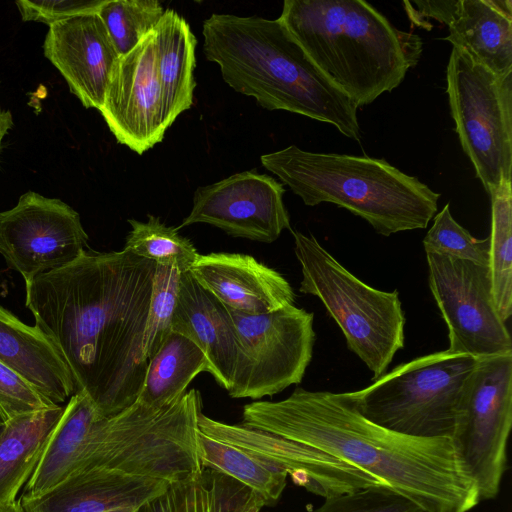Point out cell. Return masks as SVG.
<instances>
[{"label":"cell","instance_id":"6da1fadb","mask_svg":"<svg viewBox=\"0 0 512 512\" xmlns=\"http://www.w3.org/2000/svg\"><path fill=\"white\" fill-rule=\"evenodd\" d=\"M156 263L127 250H84L25 284V306L100 419L131 406L148 360L142 346Z\"/></svg>","mask_w":512,"mask_h":512},{"label":"cell","instance_id":"7a4b0ae2","mask_svg":"<svg viewBox=\"0 0 512 512\" xmlns=\"http://www.w3.org/2000/svg\"><path fill=\"white\" fill-rule=\"evenodd\" d=\"M242 424L314 447L378 478L422 512H469L481 501L452 438L401 434L364 417L348 392L296 388L254 401Z\"/></svg>","mask_w":512,"mask_h":512},{"label":"cell","instance_id":"3957f363","mask_svg":"<svg viewBox=\"0 0 512 512\" xmlns=\"http://www.w3.org/2000/svg\"><path fill=\"white\" fill-rule=\"evenodd\" d=\"M202 35L204 55L236 92L267 110L329 123L360 140L358 107L320 72L279 18L213 13Z\"/></svg>","mask_w":512,"mask_h":512},{"label":"cell","instance_id":"277c9868","mask_svg":"<svg viewBox=\"0 0 512 512\" xmlns=\"http://www.w3.org/2000/svg\"><path fill=\"white\" fill-rule=\"evenodd\" d=\"M279 19L320 72L359 108L398 87L422 40L363 0H285Z\"/></svg>","mask_w":512,"mask_h":512},{"label":"cell","instance_id":"5b68a950","mask_svg":"<svg viewBox=\"0 0 512 512\" xmlns=\"http://www.w3.org/2000/svg\"><path fill=\"white\" fill-rule=\"evenodd\" d=\"M261 164L305 205L345 208L390 236L424 229L437 212L440 194L385 159L305 151L296 145L264 154Z\"/></svg>","mask_w":512,"mask_h":512},{"label":"cell","instance_id":"8992f818","mask_svg":"<svg viewBox=\"0 0 512 512\" xmlns=\"http://www.w3.org/2000/svg\"><path fill=\"white\" fill-rule=\"evenodd\" d=\"M201 412L196 389L162 409L134 402L95 422L74 472L105 468L169 484L194 477L203 469L197 449Z\"/></svg>","mask_w":512,"mask_h":512},{"label":"cell","instance_id":"52a82bcc","mask_svg":"<svg viewBox=\"0 0 512 512\" xmlns=\"http://www.w3.org/2000/svg\"><path fill=\"white\" fill-rule=\"evenodd\" d=\"M291 232L302 272L299 291L320 299L341 328L348 348L376 380L404 347L405 316L399 293L370 287L343 267L313 235Z\"/></svg>","mask_w":512,"mask_h":512},{"label":"cell","instance_id":"ba28073f","mask_svg":"<svg viewBox=\"0 0 512 512\" xmlns=\"http://www.w3.org/2000/svg\"><path fill=\"white\" fill-rule=\"evenodd\" d=\"M476 361L448 350L435 352L402 363L348 395L364 417L389 430L452 438L464 386Z\"/></svg>","mask_w":512,"mask_h":512},{"label":"cell","instance_id":"9c48e42d","mask_svg":"<svg viewBox=\"0 0 512 512\" xmlns=\"http://www.w3.org/2000/svg\"><path fill=\"white\" fill-rule=\"evenodd\" d=\"M446 81L461 147L490 195L512 176V72L496 75L453 47Z\"/></svg>","mask_w":512,"mask_h":512},{"label":"cell","instance_id":"30bf717a","mask_svg":"<svg viewBox=\"0 0 512 512\" xmlns=\"http://www.w3.org/2000/svg\"><path fill=\"white\" fill-rule=\"evenodd\" d=\"M227 310L237 344L231 398L257 400L301 383L313 354V313L294 304L262 314Z\"/></svg>","mask_w":512,"mask_h":512},{"label":"cell","instance_id":"8fae6325","mask_svg":"<svg viewBox=\"0 0 512 512\" xmlns=\"http://www.w3.org/2000/svg\"><path fill=\"white\" fill-rule=\"evenodd\" d=\"M511 425L512 353L479 358L464 386L452 440L481 502L499 493Z\"/></svg>","mask_w":512,"mask_h":512},{"label":"cell","instance_id":"7c38bea8","mask_svg":"<svg viewBox=\"0 0 512 512\" xmlns=\"http://www.w3.org/2000/svg\"><path fill=\"white\" fill-rule=\"evenodd\" d=\"M429 286L448 328V351L477 359L512 353L496 307L488 266L426 253Z\"/></svg>","mask_w":512,"mask_h":512},{"label":"cell","instance_id":"4fadbf2b","mask_svg":"<svg viewBox=\"0 0 512 512\" xmlns=\"http://www.w3.org/2000/svg\"><path fill=\"white\" fill-rule=\"evenodd\" d=\"M88 241L79 213L60 199L28 191L0 211V254L24 283L71 263Z\"/></svg>","mask_w":512,"mask_h":512},{"label":"cell","instance_id":"5bb4252c","mask_svg":"<svg viewBox=\"0 0 512 512\" xmlns=\"http://www.w3.org/2000/svg\"><path fill=\"white\" fill-rule=\"evenodd\" d=\"M284 193L283 184L266 174H233L198 187L192 209L177 229L205 223L233 237L272 243L283 230H291Z\"/></svg>","mask_w":512,"mask_h":512},{"label":"cell","instance_id":"9a60e30c","mask_svg":"<svg viewBox=\"0 0 512 512\" xmlns=\"http://www.w3.org/2000/svg\"><path fill=\"white\" fill-rule=\"evenodd\" d=\"M198 427L202 433L284 470L298 486L324 498L362 488H388L373 475L330 454L242 423L228 424L201 412Z\"/></svg>","mask_w":512,"mask_h":512},{"label":"cell","instance_id":"2e32d148","mask_svg":"<svg viewBox=\"0 0 512 512\" xmlns=\"http://www.w3.org/2000/svg\"><path fill=\"white\" fill-rule=\"evenodd\" d=\"M99 111L116 140L137 154L163 140L166 129L154 33L120 56Z\"/></svg>","mask_w":512,"mask_h":512},{"label":"cell","instance_id":"e0dca14e","mask_svg":"<svg viewBox=\"0 0 512 512\" xmlns=\"http://www.w3.org/2000/svg\"><path fill=\"white\" fill-rule=\"evenodd\" d=\"M45 57L58 69L85 108L100 110L120 58L97 12L48 26Z\"/></svg>","mask_w":512,"mask_h":512},{"label":"cell","instance_id":"ac0fdd59","mask_svg":"<svg viewBox=\"0 0 512 512\" xmlns=\"http://www.w3.org/2000/svg\"><path fill=\"white\" fill-rule=\"evenodd\" d=\"M189 271L226 308L245 314L267 313L295 302L289 282L247 254H199Z\"/></svg>","mask_w":512,"mask_h":512},{"label":"cell","instance_id":"d6986e66","mask_svg":"<svg viewBox=\"0 0 512 512\" xmlns=\"http://www.w3.org/2000/svg\"><path fill=\"white\" fill-rule=\"evenodd\" d=\"M169 483L105 468L76 471L51 489L21 495L23 512H106L121 506H141L162 493Z\"/></svg>","mask_w":512,"mask_h":512},{"label":"cell","instance_id":"ffe728a7","mask_svg":"<svg viewBox=\"0 0 512 512\" xmlns=\"http://www.w3.org/2000/svg\"><path fill=\"white\" fill-rule=\"evenodd\" d=\"M171 330L189 337L205 354L209 371L224 389L231 386L237 344L227 308L195 280L181 272Z\"/></svg>","mask_w":512,"mask_h":512},{"label":"cell","instance_id":"44dd1931","mask_svg":"<svg viewBox=\"0 0 512 512\" xmlns=\"http://www.w3.org/2000/svg\"><path fill=\"white\" fill-rule=\"evenodd\" d=\"M0 362L62 405L75 393L72 373L51 339L0 305Z\"/></svg>","mask_w":512,"mask_h":512},{"label":"cell","instance_id":"7402d4cb","mask_svg":"<svg viewBox=\"0 0 512 512\" xmlns=\"http://www.w3.org/2000/svg\"><path fill=\"white\" fill-rule=\"evenodd\" d=\"M443 40L502 76L512 72V1L458 0Z\"/></svg>","mask_w":512,"mask_h":512},{"label":"cell","instance_id":"603a6c76","mask_svg":"<svg viewBox=\"0 0 512 512\" xmlns=\"http://www.w3.org/2000/svg\"><path fill=\"white\" fill-rule=\"evenodd\" d=\"M153 33L167 130L193 104L197 40L187 21L172 9L164 11Z\"/></svg>","mask_w":512,"mask_h":512},{"label":"cell","instance_id":"cb8c5ba5","mask_svg":"<svg viewBox=\"0 0 512 512\" xmlns=\"http://www.w3.org/2000/svg\"><path fill=\"white\" fill-rule=\"evenodd\" d=\"M100 418L84 392L74 393L54 426L22 495L37 496L71 475L88 436Z\"/></svg>","mask_w":512,"mask_h":512},{"label":"cell","instance_id":"d4e9b609","mask_svg":"<svg viewBox=\"0 0 512 512\" xmlns=\"http://www.w3.org/2000/svg\"><path fill=\"white\" fill-rule=\"evenodd\" d=\"M64 405L19 415L0 432V507L15 502L31 477Z\"/></svg>","mask_w":512,"mask_h":512},{"label":"cell","instance_id":"484cf974","mask_svg":"<svg viewBox=\"0 0 512 512\" xmlns=\"http://www.w3.org/2000/svg\"><path fill=\"white\" fill-rule=\"evenodd\" d=\"M208 360L189 337L171 330L148 360L142 389L135 402L162 409L181 397L191 381L208 372Z\"/></svg>","mask_w":512,"mask_h":512},{"label":"cell","instance_id":"4316f807","mask_svg":"<svg viewBox=\"0 0 512 512\" xmlns=\"http://www.w3.org/2000/svg\"><path fill=\"white\" fill-rule=\"evenodd\" d=\"M256 496L236 480L203 468L194 477L170 483L138 512H241Z\"/></svg>","mask_w":512,"mask_h":512},{"label":"cell","instance_id":"83f0119b","mask_svg":"<svg viewBox=\"0 0 512 512\" xmlns=\"http://www.w3.org/2000/svg\"><path fill=\"white\" fill-rule=\"evenodd\" d=\"M200 463L246 486L265 505L275 504L281 497L287 482V472L259 459L238 446L216 440L200 430L197 435Z\"/></svg>","mask_w":512,"mask_h":512},{"label":"cell","instance_id":"f1b7e54d","mask_svg":"<svg viewBox=\"0 0 512 512\" xmlns=\"http://www.w3.org/2000/svg\"><path fill=\"white\" fill-rule=\"evenodd\" d=\"M512 184L504 181L489 196V270L494 301L506 322L512 314Z\"/></svg>","mask_w":512,"mask_h":512},{"label":"cell","instance_id":"f546056e","mask_svg":"<svg viewBox=\"0 0 512 512\" xmlns=\"http://www.w3.org/2000/svg\"><path fill=\"white\" fill-rule=\"evenodd\" d=\"M131 230L123 249L156 264L188 271L198 257L193 243L179 234L178 229L167 226L159 217L148 215L146 222L128 219Z\"/></svg>","mask_w":512,"mask_h":512},{"label":"cell","instance_id":"4dcf8cb0","mask_svg":"<svg viewBox=\"0 0 512 512\" xmlns=\"http://www.w3.org/2000/svg\"><path fill=\"white\" fill-rule=\"evenodd\" d=\"M164 11L157 0H104L97 14L118 55L124 56L153 33Z\"/></svg>","mask_w":512,"mask_h":512},{"label":"cell","instance_id":"1f68e13d","mask_svg":"<svg viewBox=\"0 0 512 512\" xmlns=\"http://www.w3.org/2000/svg\"><path fill=\"white\" fill-rule=\"evenodd\" d=\"M426 253H437L489 267V236L477 239L453 218L450 204L434 217L432 227L423 239Z\"/></svg>","mask_w":512,"mask_h":512},{"label":"cell","instance_id":"d6a6232c","mask_svg":"<svg viewBox=\"0 0 512 512\" xmlns=\"http://www.w3.org/2000/svg\"><path fill=\"white\" fill-rule=\"evenodd\" d=\"M181 271L156 264L148 317L143 339V356L149 360L171 331Z\"/></svg>","mask_w":512,"mask_h":512},{"label":"cell","instance_id":"836d02e7","mask_svg":"<svg viewBox=\"0 0 512 512\" xmlns=\"http://www.w3.org/2000/svg\"><path fill=\"white\" fill-rule=\"evenodd\" d=\"M413 502L385 487L362 488L325 498L311 512H419Z\"/></svg>","mask_w":512,"mask_h":512},{"label":"cell","instance_id":"e575fe53","mask_svg":"<svg viewBox=\"0 0 512 512\" xmlns=\"http://www.w3.org/2000/svg\"><path fill=\"white\" fill-rule=\"evenodd\" d=\"M56 405L22 376L0 362V423Z\"/></svg>","mask_w":512,"mask_h":512},{"label":"cell","instance_id":"d590c367","mask_svg":"<svg viewBox=\"0 0 512 512\" xmlns=\"http://www.w3.org/2000/svg\"><path fill=\"white\" fill-rule=\"evenodd\" d=\"M104 0H19L15 4L23 21L42 22L48 26L85 13L97 12Z\"/></svg>","mask_w":512,"mask_h":512},{"label":"cell","instance_id":"8d00e7d4","mask_svg":"<svg viewBox=\"0 0 512 512\" xmlns=\"http://www.w3.org/2000/svg\"><path fill=\"white\" fill-rule=\"evenodd\" d=\"M458 0L404 1L405 11L414 25L427 29L430 19L448 25Z\"/></svg>","mask_w":512,"mask_h":512},{"label":"cell","instance_id":"74e56055","mask_svg":"<svg viewBox=\"0 0 512 512\" xmlns=\"http://www.w3.org/2000/svg\"><path fill=\"white\" fill-rule=\"evenodd\" d=\"M13 126V117L10 111L0 110V150L3 138Z\"/></svg>","mask_w":512,"mask_h":512},{"label":"cell","instance_id":"f35d334b","mask_svg":"<svg viewBox=\"0 0 512 512\" xmlns=\"http://www.w3.org/2000/svg\"><path fill=\"white\" fill-rule=\"evenodd\" d=\"M265 506L264 500L256 496L248 505H246L241 512H262V508Z\"/></svg>","mask_w":512,"mask_h":512},{"label":"cell","instance_id":"ab89813d","mask_svg":"<svg viewBox=\"0 0 512 512\" xmlns=\"http://www.w3.org/2000/svg\"><path fill=\"white\" fill-rule=\"evenodd\" d=\"M0 512H23L22 506L19 500L15 502L0 507Z\"/></svg>","mask_w":512,"mask_h":512},{"label":"cell","instance_id":"60d3db41","mask_svg":"<svg viewBox=\"0 0 512 512\" xmlns=\"http://www.w3.org/2000/svg\"><path fill=\"white\" fill-rule=\"evenodd\" d=\"M139 508H140V506H134V505L121 506V507H117V508L111 509L106 512H138Z\"/></svg>","mask_w":512,"mask_h":512},{"label":"cell","instance_id":"b9f144b4","mask_svg":"<svg viewBox=\"0 0 512 512\" xmlns=\"http://www.w3.org/2000/svg\"><path fill=\"white\" fill-rule=\"evenodd\" d=\"M2 428H3V424L0 423V432H1Z\"/></svg>","mask_w":512,"mask_h":512},{"label":"cell","instance_id":"7bdbcfd3","mask_svg":"<svg viewBox=\"0 0 512 512\" xmlns=\"http://www.w3.org/2000/svg\"><path fill=\"white\" fill-rule=\"evenodd\" d=\"M419 512H422V511H419Z\"/></svg>","mask_w":512,"mask_h":512}]
</instances>
